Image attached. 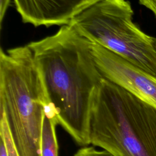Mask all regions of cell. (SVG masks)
Returning a JSON list of instances; mask_svg holds the SVG:
<instances>
[{"label":"cell","instance_id":"10","mask_svg":"<svg viewBox=\"0 0 156 156\" xmlns=\"http://www.w3.org/2000/svg\"><path fill=\"white\" fill-rule=\"evenodd\" d=\"M12 0H0V23H2L7 10Z\"/></svg>","mask_w":156,"mask_h":156},{"label":"cell","instance_id":"9","mask_svg":"<svg viewBox=\"0 0 156 156\" xmlns=\"http://www.w3.org/2000/svg\"><path fill=\"white\" fill-rule=\"evenodd\" d=\"M140 4L150 10L156 18V0H138Z\"/></svg>","mask_w":156,"mask_h":156},{"label":"cell","instance_id":"1","mask_svg":"<svg viewBox=\"0 0 156 156\" xmlns=\"http://www.w3.org/2000/svg\"><path fill=\"white\" fill-rule=\"evenodd\" d=\"M90 43L66 24L54 34L27 44L42 71L57 124L83 146L90 144L91 107L104 78Z\"/></svg>","mask_w":156,"mask_h":156},{"label":"cell","instance_id":"8","mask_svg":"<svg viewBox=\"0 0 156 156\" xmlns=\"http://www.w3.org/2000/svg\"><path fill=\"white\" fill-rule=\"evenodd\" d=\"M1 116L0 121V135H2L8 150L9 156H18L13 143L10 130L4 115Z\"/></svg>","mask_w":156,"mask_h":156},{"label":"cell","instance_id":"5","mask_svg":"<svg viewBox=\"0 0 156 156\" xmlns=\"http://www.w3.org/2000/svg\"><path fill=\"white\" fill-rule=\"evenodd\" d=\"M90 48L102 76L156 108V77L95 43Z\"/></svg>","mask_w":156,"mask_h":156},{"label":"cell","instance_id":"6","mask_svg":"<svg viewBox=\"0 0 156 156\" xmlns=\"http://www.w3.org/2000/svg\"><path fill=\"white\" fill-rule=\"evenodd\" d=\"M102 0H12L23 23L35 27L63 26Z\"/></svg>","mask_w":156,"mask_h":156},{"label":"cell","instance_id":"7","mask_svg":"<svg viewBox=\"0 0 156 156\" xmlns=\"http://www.w3.org/2000/svg\"><path fill=\"white\" fill-rule=\"evenodd\" d=\"M57 122L54 113L49 108L44 115L41 134V156H58V144L56 135Z\"/></svg>","mask_w":156,"mask_h":156},{"label":"cell","instance_id":"4","mask_svg":"<svg viewBox=\"0 0 156 156\" xmlns=\"http://www.w3.org/2000/svg\"><path fill=\"white\" fill-rule=\"evenodd\" d=\"M126 0H102L68 24L89 41L100 45L156 77V38L143 32L132 20Z\"/></svg>","mask_w":156,"mask_h":156},{"label":"cell","instance_id":"3","mask_svg":"<svg viewBox=\"0 0 156 156\" xmlns=\"http://www.w3.org/2000/svg\"><path fill=\"white\" fill-rule=\"evenodd\" d=\"M89 144L112 156H156V108L103 78L91 107Z\"/></svg>","mask_w":156,"mask_h":156},{"label":"cell","instance_id":"11","mask_svg":"<svg viewBox=\"0 0 156 156\" xmlns=\"http://www.w3.org/2000/svg\"><path fill=\"white\" fill-rule=\"evenodd\" d=\"M0 156H9L5 140L1 135H0Z\"/></svg>","mask_w":156,"mask_h":156},{"label":"cell","instance_id":"2","mask_svg":"<svg viewBox=\"0 0 156 156\" xmlns=\"http://www.w3.org/2000/svg\"><path fill=\"white\" fill-rule=\"evenodd\" d=\"M51 108L41 68L28 45L0 50V115L18 156H41L44 115Z\"/></svg>","mask_w":156,"mask_h":156}]
</instances>
